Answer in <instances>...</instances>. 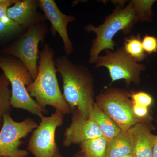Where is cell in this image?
Segmentation results:
<instances>
[{"instance_id": "obj_1", "label": "cell", "mask_w": 157, "mask_h": 157, "mask_svg": "<svg viewBox=\"0 0 157 157\" xmlns=\"http://www.w3.org/2000/svg\"><path fill=\"white\" fill-rule=\"evenodd\" d=\"M55 62L63 81V96L71 112L77 111L89 119L95 103L91 71L84 65L73 63L66 55L59 57Z\"/></svg>"}, {"instance_id": "obj_2", "label": "cell", "mask_w": 157, "mask_h": 157, "mask_svg": "<svg viewBox=\"0 0 157 157\" xmlns=\"http://www.w3.org/2000/svg\"><path fill=\"white\" fill-rule=\"evenodd\" d=\"M54 56L53 48L45 43L39 52L36 77L27 90L40 107L51 106L65 115L71 112V109L59 86Z\"/></svg>"}, {"instance_id": "obj_3", "label": "cell", "mask_w": 157, "mask_h": 157, "mask_svg": "<svg viewBox=\"0 0 157 157\" xmlns=\"http://www.w3.org/2000/svg\"><path fill=\"white\" fill-rule=\"evenodd\" d=\"M139 21L130 1L125 7L115 6L112 13L107 15L101 25L96 26L90 24L85 26V31L96 35L92 41L89 63L95 64L103 51H114L116 44L113 39L115 35L119 32L131 33L133 26Z\"/></svg>"}, {"instance_id": "obj_4", "label": "cell", "mask_w": 157, "mask_h": 157, "mask_svg": "<svg viewBox=\"0 0 157 157\" xmlns=\"http://www.w3.org/2000/svg\"><path fill=\"white\" fill-rule=\"evenodd\" d=\"M0 69L11 86V107L24 109L39 117L47 113L46 108L39 106L29 94L27 87L33 80L22 62L11 56L0 55Z\"/></svg>"}, {"instance_id": "obj_5", "label": "cell", "mask_w": 157, "mask_h": 157, "mask_svg": "<svg viewBox=\"0 0 157 157\" xmlns=\"http://www.w3.org/2000/svg\"><path fill=\"white\" fill-rule=\"evenodd\" d=\"M48 32V26L45 21L32 26L2 51L3 54L14 57L22 62L33 80L38 74L39 44L44 42Z\"/></svg>"}, {"instance_id": "obj_6", "label": "cell", "mask_w": 157, "mask_h": 157, "mask_svg": "<svg viewBox=\"0 0 157 157\" xmlns=\"http://www.w3.org/2000/svg\"><path fill=\"white\" fill-rule=\"evenodd\" d=\"M64 115L55 110L50 116H40V122L29 139L27 150L34 157H63L56 141V132L62 126Z\"/></svg>"}, {"instance_id": "obj_7", "label": "cell", "mask_w": 157, "mask_h": 157, "mask_svg": "<svg viewBox=\"0 0 157 157\" xmlns=\"http://www.w3.org/2000/svg\"><path fill=\"white\" fill-rule=\"evenodd\" d=\"M129 96L124 90L111 88L96 98V104L121 131H128L139 122L133 112Z\"/></svg>"}, {"instance_id": "obj_8", "label": "cell", "mask_w": 157, "mask_h": 157, "mask_svg": "<svg viewBox=\"0 0 157 157\" xmlns=\"http://www.w3.org/2000/svg\"><path fill=\"white\" fill-rule=\"evenodd\" d=\"M104 67L109 72L111 82L124 79L127 85L131 82L138 84L140 82L141 72L145 71L147 66L137 63L129 56L123 46L112 51H105V54L99 56L95 68Z\"/></svg>"}, {"instance_id": "obj_9", "label": "cell", "mask_w": 157, "mask_h": 157, "mask_svg": "<svg viewBox=\"0 0 157 157\" xmlns=\"http://www.w3.org/2000/svg\"><path fill=\"white\" fill-rule=\"evenodd\" d=\"M38 125L37 122L30 118L17 122L12 118L10 113L4 116L2 126L0 130V157L28 156V151L20 148L22 140Z\"/></svg>"}, {"instance_id": "obj_10", "label": "cell", "mask_w": 157, "mask_h": 157, "mask_svg": "<svg viewBox=\"0 0 157 157\" xmlns=\"http://www.w3.org/2000/svg\"><path fill=\"white\" fill-rule=\"evenodd\" d=\"M39 9L44 13L46 19L50 22V31L53 36L57 33L61 38L66 55L72 54L74 48L70 39L67 31V26L70 23L76 20L72 15L64 14L57 5L54 0H39Z\"/></svg>"}, {"instance_id": "obj_11", "label": "cell", "mask_w": 157, "mask_h": 157, "mask_svg": "<svg viewBox=\"0 0 157 157\" xmlns=\"http://www.w3.org/2000/svg\"><path fill=\"white\" fill-rule=\"evenodd\" d=\"M72 123L65 130L63 145L69 147L72 144L103 136L95 123L82 116L78 112L73 111Z\"/></svg>"}, {"instance_id": "obj_12", "label": "cell", "mask_w": 157, "mask_h": 157, "mask_svg": "<svg viewBox=\"0 0 157 157\" xmlns=\"http://www.w3.org/2000/svg\"><path fill=\"white\" fill-rule=\"evenodd\" d=\"M39 0H17L7 10V16L24 30L46 20L44 14L38 11Z\"/></svg>"}, {"instance_id": "obj_13", "label": "cell", "mask_w": 157, "mask_h": 157, "mask_svg": "<svg viewBox=\"0 0 157 157\" xmlns=\"http://www.w3.org/2000/svg\"><path fill=\"white\" fill-rule=\"evenodd\" d=\"M132 137L135 157H153L154 144L155 135H153L146 125L138 122L129 129Z\"/></svg>"}, {"instance_id": "obj_14", "label": "cell", "mask_w": 157, "mask_h": 157, "mask_svg": "<svg viewBox=\"0 0 157 157\" xmlns=\"http://www.w3.org/2000/svg\"><path fill=\"white\" fill-rule=\"evenodd\" d=\"M134 152L132 137L128 130L121 133L107 142L104 157H122Z\"/></svg>"}, {"instance_id": "obj_15", "label": "cell", "mask_w": 157, "mask_h": 157, "mask_svg": "<svg viewBox=\"0 0 157 157\" xmlns=\"http://www.w3.org/2000/svg\"><path fill=\"white\" fill-rule=\"evenodd\" d=\"M97 124L102 132L103 136L109 141L118 135L121 130L99 106L94 103L90 110L89 118Z\"/></svg>"}, {"instance_id": "obj_16", "label": "cell", "mask_w": 157, "mask_h": 157, "mask_svg": "<svg viewBox=\"0 0 157 157\" xmlns=\"http://www.w3.org/2000/svg\"><path fill=\"white\" fill-rule=\"evenodd\" d=\"M108 140L104 136L83 141L80 144L85 157H104Z\"/></svg>"}, {"instance_id": "obj_17", "label": "cell", "mask_w": 157, "mask_h": 157, "mask_svg": "<svg viewBox=\"0 0 157 157\" xmlns=\"http://www.w3.org/2000/svg\"><path fill=\"white\" fill-rule=\"evenodd\" d=\"M123 47L127 53L137 63H140L147 59V54L142 46L140 34L137 35L132 34L125 38Z\"/></svg>"}, {"instance_id": "obj_18", "label": "cell", "mask_w": 157, "mask_h": 157, "mask_svg": "<svg viewBox=\"0 0 157 157\" xmlns=\"http://www.w3.org/2000/svg\"><path fill=\"white\" fill-rule=\"evenodd\" d=\"M10 83L4 73L0 74V130L2 126L4 116L11 111V91Z\"/></svg>"}, {"instance_id": "obj_19", "label": "cell", "mask_w": 157, "mask_h": 157, "mask_svg": "<svg viewBox=\"0 0 157 157\" xmlns=\"http://www.w3.org/2000/svg\"><path fill=\"white\" fill-rule=\"evenodd\" d=\"M133 9L140 22L151 23L153 11L152 7L155 0H132Z\"/></svg>"}, {"instance_id": "obj_20", "label": "cell", "mask_w": 157, "mask_h": 157, "mask_svg": "<svg viewBox=\"0 0 157 157\" xmlns=\"http://www.w3.org/2000/svg\"><path fill=\"white\" fill-rule=\"evenodd\" d=\"M23 30L20 26L9 18L0 20V39L17 35Z\"/></svg>"}, {"instance_id": "obj_21", "label": "cell", "mask_w": 157, "mask_h": 157, "mask_svg": "<svg viewBox=\"0 0 157 157\" xmlns=\"http://www.w3.org/2000/svg\"><path fill=\"white\" fill-rule=\"evenodd\" d=\"M144 50L147 54L157 53V38L155 36L146 34L142 39Z\"/></svg>"}, {"instance_id": "obj_22", "label": "cell", "mask_w": 157, "mask_h": 157, "mask_svg": "<svg viewBox=\"0 0 157 157\" xmlns=\"http://www.w3.org/2000/svg\"><path fill=\"white\" fill-rule=\"evenodd\" d=\"M134 104L146 107L150 106L152 104L153 98L150 95L144 92H138L134 93L132 95Z\"/></svg>"}, {"instance_id": "obj_23", "label": "cell", "mask_w": 157, "mask_h": 157, "mask_svg": "<svg viewBox=\"0 0 157 157\" xmlns=\"http://www.w3.org/2000/svg\"><path fill=\"white\" fill-rule=\"evenodd\" d=\"M17 0H0V20L9 19L8 9L17 2Z\"/></svg>"}, {"instance_id": "obj_24", "label": "cell", "mask_w": 157, "mask_h": 157, "mask_svg": "<svg viewBox=\"0 0 157 157\" xmlns=\"http://www.w3.org/2000/svg\"><path fill=\"white\" fill-rule=\"evenodd\" d=\"M133 111L135 116L140 118L146 117L148 114L147 107H143L137 104H134L133 105Z\"/></svg>"}, {"instance_id": "obj_25", "label": "cell", "mask_w": 157, "mask_h": 157, "mask_svg": "<svg viewBox=\"0 0 157 157\" xmlns=\"http://www.w3.org/2000/svg\"><path fill=\"white\" fill-rule=\"evenodd\" d=\"M153 157H157V135H155L154 144L153 151Z\"/></svg>"}, {"instance_id": "obj_26", "label": "cell", "mask_w": 157, "mask_h": 157, "mask_svg": "<svg viewBox=\"0 0 157 157\" xmlns=\"http://www.w3.org/2000/svg\"><path fill=\"white\" fill-rule=\"evenodd\" d=\"M71 157H85L82 154V153L81 151L78 152L77 153L75 154V155H73V156Z\"/></svg>"}, {"instance_id": "obj_27", "label": "cell", "mask_w": 157, "mask_h": 157, "mask_svg": "<svg viewBox=\"0 0 157 157\" xmlns=\"http://www.w3.org/2000/svg\"><path fill=\"white\" fill-rule=\"evenodd\" d=\"M132 156H133V154L128 155L124 156L122 157H132Z\"/></svg>"}, {"instance_id": "obj_28", "label": "cell", "mask_w": 157, "mask_h": 157, "mask_svg": "<svg viewBox=\"0 0 157 157\" xmlns=\"http://www.w3.org/2000/svg\"><path fill=\"white\" fill-rule=\"evenodd\" d=\"M132 157H135L134 156H133H133H132Z\"/></svg>"}, {"instance_id": "obj_29", "label": "cell", "mask_w": 157, "mask_h": 157, "mask_svg": "<svg viewBox=\"0 0 157 157\" xmlns=\"http://www.w3.org/2000/svg\"></svg>"}]
</instances>
